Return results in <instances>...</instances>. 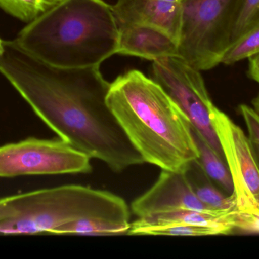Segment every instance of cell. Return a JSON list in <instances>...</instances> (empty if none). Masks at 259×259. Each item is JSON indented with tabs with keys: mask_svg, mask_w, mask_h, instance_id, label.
Here are the masks:
<instances>
[{
	"mask_svg": "<svg viewBox=\"0 0 259 259\" xmlns=\"http://www.w3.org/2000/svg\"><path fill=\"white\" fill-rule=\"evenodd\" d=\"M91 158L61 138H26L0 146V177L92 172Z\"/></svg>",
	"mask_w": 259,
	"mask_h": 259,
	"instance_id": "52a82bcc",
	"label": "cell"
},
{
	"mask_svg": "<svg viewBox=\"0 0 259 259\" xmlns=\"http://www.w3.org/2000/svg\"><path fill=\"white\" fill-rule=\"evenodd\" d=\"M258 25L259 0H238L227 31L226 50L243 35Z\"/></svg>",
	"mask_w": 259,
	"mask_h": 259,
	"instance_id": "9a60e30c",
	"label": "cell"
},
{
	"mask_svg": "<svg viewBox=\"0 0 259 259\" xmlns=\"http://www.w3.org/2000/svg\"><path fill=\"white\" fill-rule=\"evenodd\" d=\"M85 218L131 224L124 199L84 186H61L0 198V234H53L62 225Z\"/></svg>",
	"mask_w": 259,
	"mask_h": 259,
	"instance_id": "277c9868",
	"label": "cell"
},
{
	"mask_svg": "<svg viewBox=\"0 0 259 259\" xmlns=\"http://www.w3.org/2000/svg\"><path fill=\"white\" fill-rule=\"evenodd\" d=\"M211 120L232 178L236 211L259 216V170L249 138L215 106L211 109Z\"/></svg>",
	"mask_w": 259,
	"mask_h": 259,
	"instance_id": "ba28073f",
	"label": "cell"
},
{
	"mask_svg": "<svg viewBox=\"0 0 259 259\" xmlns=\"http://www.w3.org/2000/svg\"><path fill=\"white\" fill-rule=\"evenodd\" d=\"M61 0H0V8L12 16L30 23Z\"/></svg>",
	"mask_w": 259,
	"mask_h": 259,
	"instance_id": "e0dca14e",
	"label": "cell"
},
{
	"mask_svg": "<svg viewBox=\"0 0 259 259\" xmlns=\"http://www.w3.org/2000/svg\"><path fill=\"white\" fill-rule=\"evenodd\" d=\"M182 210L229 214L214 211L205 205L195 194L184 173L167 170H161L152 187L131 204V211L137 217Z\"/></svg>",
	"mask_w": 259,
	"mask_h": 259,
	"instance_id": "9c48e42d",
	"label": "cell"
},
{
	"mask_svg": "<svg viewBox=\"0 0 259 259\" xmlns=\"http://www.w3.org/2000/svg\"><path fill=\"white\" fill-rule=\"evenodd\" d=\"M152 75V79L185 114L193 129L225 160L211 123V111L214 105L201 71L193 68L180 56H170L153 61Z\"/></svg>",
	"mask_w": 259,
	"mask_h": 259,
	"instance_id": "8992f818",
	"label": "cell"
},
{
	"mask_svg": "<svg viewBox=\"0 0 259 259\" xmlns=\"http://www.w3.org/2000/svg\"><path fill=\"white\" fill-rule=\"evenodd\" d=\"M178 1H181V0H178Z\"/></svg>",
	"mask_w": 259,
	"mask_h": 259,
	"instance_id": "cb8c5ba5",
	"label": "cell"
},
{
	"mask_svg": "<svg viewBox=\"0 0 259 259\" xmlns=\"http://www.w3.org/2000/svg\"><path fill=\"white\" fill-rule=\"evenodd\" d=\"M238 0H181L178 56L199 71L220 65L227 31Z\"/></svg>",
	"mask_w": 259,
	"mask_h": 259,
	"instance_id": "5b68a950",
	"label": "cell"
},
{
	"mask_svg": "<svg viewBox=\"0 0 259 259\" xmlns=\"http://www.w3.org/2000/svg\"><path fill=\"white\" fill-rule=\"evenodd\" d=\"M3 50H4V41L0 39V57H1L2 54H3Z\"/></svg>",
	"mask_w": 259,
	"mask_h": 259,
	"instance_id": "603a6c76",
	"label": "cell"
},
{
	"mask_svg": "<svg viewBox=\"0 0 259 259\" xmlns=\"http://www.w3.org/2000/svg\"><path fill=\"white\" fill-rule=\"evenodd\" d=\"M130 225L99 218H85L62 225L54 234H77L84 236H109L127 234Z\"/></svg>",
	"mask_w": 259,
	"mask_h": 259,
	"instance_id": "2e32d148",
	"label": "cell"
},
{
	"mask_svg": "<svg viewBox=\"0 0 259 259\" xmlns=\"http://www.w3.org/2000/svg\"><path fill=\"white\" fill-rule=\"evenodd\" d=\"M0 72L61 139L115 173L144 164L108 105L111 83L100 66H54L12 41H4Z\"/></svg>",
	"mask_w": 259,
	"mask_h": 259,
	"instance_id": "6da1fadb",
	"label": "cell"
},
{
	"mask_svg": "<svg viewBox=\"0 0 259 259\" xmlns=\"http://www.w3.org/2000/svg\"><path fill=\"white\" fill-rule=\"evenodd\" d=\"M252 109L259 116V93L252 100Z\"/></svg>",
	"mask_w": 259,
	"mask_h": 259,
	"instance_id": "7402d4cb",
	"label": "cell"
},
{
	"mask_svg": "<svg viewBox=\"0 0 259 259\" xmlns=\"http://www.w3.org/2000/svg\"><path fill=\"white\" fill-rule=\"evenodd\" d=\"M193 191L205 205L216 211L231 213L236 210L233 195L228 196L206 176L197 160L190 163L183 172Z\"/></svg>",
	"mask_w": 259,
	"mask_h": 259,
	"instance_id": "4fadbf2b",
	"label": "cell"
},
{
	"mask_svg": "<svg viewBox=\"0 0 259 259\" xmlns=\"http://www.w3.org/2000/svg\"><path fill=\"white\" fill-rule=\"evenodd\" d=\"M192 133L199 152L197 161L210 180L228 196L234 193V184L226 162L191 126Z\"/></svg>",
	"mask_w": 259,
	"mask_h": 259,
	"instance_id": "5bb4252c",
	"label": "cell"
},
{
	"mask_svg": "<svg viewBox=\"0 0 259 259\" xmlns=\"http://www.w3.org/2000/svg\"><path fill=\"white\" fill-rule=\"evenodd\" d=\"M112 6L117 24L156 27L178 42L182 24V6L178 0H118Z\"/></svg>",
	"mask_w": 259,
	"mask_h": 259,
	"instance_id": "30bf717a",
	"label": "cell"
},
{
	"mask_svg": "<svg viewBox=\"0 0 259 259\" xmlns=\"http://www.w3.org/2000/svg\"><path fill=\"white\" fill-rule=\"evenodd\" d=\"M223 234L220 230L205 227L192 225H167L149 228L142 233V235L182 236V237H200Z\"/></svg>",
	"mask_w": 259,
	"mask_h": 259,
	"instance_id": "d6986e66",
	"label": "cell"
},
{
	"mask_svg": "<svg viewBox=\"0 0 259 259\" xmlns=\"http://www.w3.org/2000/svg\"><path fill=\"white\" fill-rule=\"evenodd\" d=\"M119 30L103 0H61L14 41L33 57L61 68L100 66L118 53Z\"/></svg>",
	"mask_w": 259,
	"mask_h": 259,
	"instance_id": "3957f363",
	"label": "cell"
},
{
	"mask_svg": "<svg viewBox=\"0 0 259 259\" xmlns=\"http://www.w3.org/2000/svg\"><path fill=\"white\" fill-rule=\"evenodd\" d=\"M247 76L259 84V53L249 58Z\"/></svg>",
	"mask_w": 259,
	"mask_h": 259,
	"instance_id": "44dd1931",
	"label": "cell"
},
{
	"mask_svg": "<svg viewBox=\"0 0 259 259\" xmlns=\"http://www.w3.org/2000/svg\"><path fill=\"white\" fill-rule=\"evenodd\" d=\"M238 109L247 126L249 132L248 138L259 170V116L252 107L246 104L240 105Z\"/></svg>",
	"mask_w": 259,
	"mask_h": 259,
	"instance_id": "ffe728a7",
	"label": "cell"
},
{
	"mask_svg": "<svg viewBox=\"0 0 259 259\" xmlns=\"http://www.w3.org/2000/svg\"><path fill=\"white\" fill-rule=\"evenodd\" d=\"M235 211L229 214H222L182 210L155 214L149 217H138L137 220L131 223L127 234L130 235H142V233L149 228L184 225L216 228L222 231L223 234H229L234 230Z\"/></svg>",
	"mask_w": 259,
	"mask_h": 259,
	"instance_id": "7c38bea8",
	"label": "cell"
},
{
	"mask_svg": "<svg viewBox=\"0 0 259 259\" xmlns=\"http://www.w3.org/2000/svg\"><path fill=\"white\" fill-rule=\"evenodd\" d=\"M259 53V25L243 35L228 47L222 56L221 64L234 65Z\"/></svg>",
	"mask_w": 259,
	"mask_h": 259,
	"instance_id": "ac0fdd59",
	"label": "cell"
},
{
	"mask_svg": "<svg viewBox=\"0 0 259 259\" xmlns=\"http://www.w3.org/2000/svg\"><path fill=\"white\" fill-rule=\"evenodd\" d=\"M118 26V54L152 61L178 56V42L166 32L143 24H120Z\"/></svg>",
	"mask_w": 259,
	"mask_h": 259,
	"instance_id": "8fae6325",
	"label": "cell"
},
{
	"mask_svg": "<svg viewBox=\"0 0 259 259\" xmlns=\"http://www.w3.org/2000/svg\"><path fill=\"white\" fill-rule=\"evenodd\" d=\"M107 103L145 163L183 173L199 158L185 114L152 79L133 69L118 76Z\"/></svg>",
	"mask_w": 259,
	"mask_h": 259,
	"instance_id": "7a4b0ae2",
	"label": "cell"
}]
</instances>
